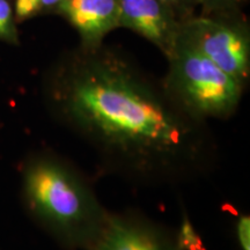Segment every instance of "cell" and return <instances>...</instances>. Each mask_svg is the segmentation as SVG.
I'll return each instance as SVG.
<instances>
[{"label": "cell", "mask_w": 250, "mask_h": 250, "mask_svg": "<svg viewBox=\"0 0 250 250\" xmlns=\"http://www.w3.org/2000/svg\"><path fill=\"white\" fill-rule=\"evenodd\" d=\"M181 35L245 87L250 80V27L245 13L192 15Z\"/></svg>", "instance_id": "cell-4"}, {"label": "cell", "mask_w": 250, "mask_h": 250, "mask_svg": "<svg viewBox=\"0 0 250 250\" xmlns=\"http://www.w3.org/2000/svg\"><path fill=\"white\" fill-rule=\"evenodd\" d=\"M50 13L67 21L77 31L80 45L96 46L118 29L120 0H62Z\"/></svg>", "instance_id": "cell-7"}, {"label": "cell", "mask_w": 250, "mask_h": 250, "mask_svg": "<svg viewBox=\"0 0 250 250\" xmlns=\"http://www.w3.org/2000/svg\"><path fill=\"white\" fill-rule=\"evenodd\" d=\"M235 235L239 248L241 250H250V217L248 214H241L237 217Z\"/></svg>", "instance_id": "cell-13"}, {"label": "cell", "mask_w": 250, "mask_h": 250, "mask_svg": "<svg viewBox=\"0 0 250 250\" xmlns=\"http://www.w3.org/2000/svg\"><path fill=\"white\" fill-rule=\"evenodd\" d=\"M89 250H181L175 230L142 212H109Z\"/></svg>", "instance_id": "cell-5"}, {"label": "cell", "mask_w": 250, "mask_h": 250, "mask_svg": "<svg viewBox=\"0 0 250 250\" xmlns=\"http://www.w3.org/2000/svg\"><path fill=\"white\" fill-rule=\"evenodd\" d=\"M20 181L31 220L64 250H89L110 211L87 175L70 159L43 149L27 156Z\"/></svg>", "instance_id": "cell-2"}, {"label": "cell", "mask_w": 250, "mask_h": 250, "mask_svg": "<svg viewBox=\"0 0 250 250\" xmlns=\"http://www.w3.org/2000/svg\"><path fill=\"white\" fill-rule=\"evenodd\" d=\"M62 0H41L42 13H50Z\"/></svg>", "instance_id": "cell-14"}, {"label": "cell", "mask_w": 250, "mask_h": 250, "mask_svg": "<svg viewBox=\"0 0 250 250\" xmlns=\"http://www.w3.org/2000/svg\"><path fill=\"white\" fill-rule=\"evenodd\" d=\"M175 235L181 250H206L201 236L193 227L187 212H183L180 228L175 230Z\"/></svg>", "instance_id": "cell-9"}, {"label": "cell", "mask_w": 250, "mask_h": 250, "mask_svg": "<svg viewBox=\"0 0 250 250\" xmlns=\"http://www.w3.org/2000/svg\"><path fill=\"white\" fill-rule=\"evenodd\" d=\"M160 1L167 5L182 22L195 15V9H197V0H160Z\"/></svg>", "instance_id": "cell-12"}, {"label": "cell", "mask_w": 250, "mask_h": 250, "mask_svg": "<svg viewBox=\"0 0 250 250\" xmlns=\"http://www.w3.org/2000/svg\"><path fill=\"white\" fill-rule=\"evenodd\" d=\"M247 0H197V8L203 15H223L243 13Z\"/></svg>", "instance_id": "cell-10"}, {"label": "cell", "mask_w": 250, "mask_h": 250, "mask_svg": "<svg viewBox=\"0 0 250 250\" xmlns=\"http://www.w3.org/2000/svg\"><path fill=\"white\" fill-rule=\"evenodd\" d=\"M13 9L18 23L42 14L41 0H13Z\"/></svg>", "instance_id": "cell-11"}, {"label": "cell", "mask_w": 250, "mask_h": 250, "mask_svg": "<svg viewBox=\"0 0 250 250\" xmlns=\"http://www.w3.org/2000/svg\"><path fill=\"white\" fill-rule=\"evenodd\" d=\"M56 123L85 143L105 174L140 188L177 187L208 176L220 159L210 125L193 120L124 51L78 44L42 79Z\"/></svg>", "instance_id": "cell-1"}, {"label": "cell", "mask_w": 250, "mask_h": 250, "mask_svg": "<svg viewBox=\"0 0 250 250\" xmlns=\"http://www.w3.org/2000/svg\"><path fill=\"white\" fill-rule=\"evenodd\" d=\"M15 21L13 0H0V41L12 45L20 44V36Z\"/></svg>", "instance_id": "cell-8"}, {"label": "cell", "mask_w": 250, "mask_h": 250, "mask_svg": "<svg viewBox=\"0 0 250 250\" xmlns=\"http://www.w3.org/2000/svg\"><path fill=\"white\" fill-rule=\"evenodd\" d=\"M182 21L160 0H120L118 28L147 40L167 57L180 35Z\"/></svg>", "instance_id": "cell-6"}, {"label": "cell", "mask_w": 250, "mask_h": 250, "mask_svg": "<svg viewBox=\"0 0 250 250\" xmlns=\"http://www.w3.org/2000/svg\"><path fill=\"white\" fill-rule=\"evenodd\" d=\"M162 86L175 104L193 120L227 121L236 114L247 87L180 35L166 57Z\"/></svg>", "instance_id": "cell-3"}]
</instances>
